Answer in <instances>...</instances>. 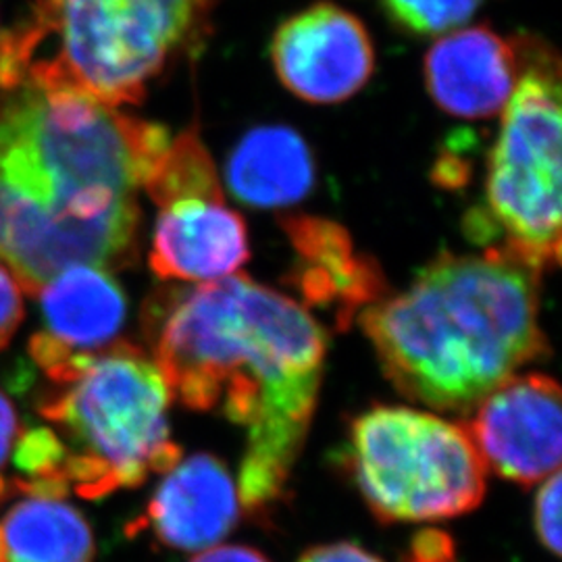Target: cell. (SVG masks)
<instances>
[{"label": "cell", "instance_id": "obj_9", "mask_svg": "<svg viewBox=\"0 0 562 562\" xmlns=\"http://www.w3.org/2000/svg\"><path fill=\"white\" fill-rule=\"evenodd\" d=\"M271 60L281 83L302 101L336 104L373 76L375 48L367 27L331 2H317L283 21Z\"/></svg>", "mask_w": 562, "mask_h": 562}, {"label": "cell", "instance_id": "obj_23", "mask_svg": "<svg viewBox=\"0 0 562 562\" xmlns=\"http://www.w3.org/2000/svg\"><path fill=\"white\" fill-rule=\"evenodd\" d=\"M299 562H383L361 546L350 542L323 543L308 548Z\"/></svg>", "mask_w": 562, "mask_h": 562}, {"label": "cell", "instance_id": "obj_4", "mask_svg": "<svg viewBox=\"0 0 562 562\" xmlns=\"http://www.w3.org/2000/svg\"><path fill=\"white\" fill-rule=\"evenodd\" d=\"M171 390L153 357L120 340L88 357L71 382L38 402L67 446L65 480L86 501L138 487L181 461L171 440Z\"/></svg>", "mask_w": 562, "mask_h": 562}, {"label": "cell", "instance_id": "obj_1", "mask_svg": "<svg viewBox=\"0 0 562 562\" xmlns=\"http://www.w3.org/2000/svg\"><path fill=\"white\" fill-rule=\"evenodd\" d=\"M171 136L0 38V265L36 296L63 269L138 259V194Z\"/></svg>", "mask_w": 562, "mask_h": 562}, {"label": "cell", "instance_id": "obj_25", "mask_svg": "<svg viewBox=\"0 0 562 562\" xmlns=\"http://www.w3.org/2000/svg\"><path fill=\"white\" fill-rule=\"evenodd\" d=\"M0 562H7V554H4V542H2V529H0Z\"/></svg>", "mask_w": 562, "mask_h": 562}, {"label": "cell", "instance_id": "obj_24", "mask_svg": "<svg viewBox=\"0 0 562 562\" xmlns=\"http://www.w3.org/2000/svg\"><path fill=\"white\" fill-rule=\"evenodd\" d=\"M190 562H271L257 548L250 546H220L206 548Z\"/></svg>", "mask_w": 562, "mask_h": 562}, {"label": "cell", "instance_id": "obj_14", "mask_svg": "<svg viewBox=\"0 0 562 562\" xmlns=\"http://www.w3.org/2000/svg\"><path fill=\"white\" fill-rule=\"evenodd\" d=\"M50 340L74 355H94L120 341L127 296L111 271L74 265L53 276L36 294Z\"/></svg>", "mask_w": 562, "mask_h": 562}, {"label": "cell", "instance_id": "obj_16", "mask_svg": "<svg viewBox=\"0 0 562 562\" xmlns=\"http://www.w3.org/2000/svg\"><path fill=\"white\" fill-rule=\"evenodd\" d=\"M0 529L7 562H94L97 557L90 522L65 498L23 496Z\"/></svg>", "mask_w": 562, "mask_h": 562}, {"label": "cell", "instance_id": "obj_6", "mask_svg": "<svg viewBox=\"0 0 562 562\" xmlns=\"http://www.w3.org/2000/svg\"><path fill=\"white\" fill-rule=\"evenodd\" d=\"M515 46L519 76L487 162L485 204L464 229L543 271L561 261V60L533 36Z\"/></svg>", "mask_w": 562, "mask_h": 562}, {"label": "cell", "instance_id": "obj_10", "mask_svg": "<svg viewBox=\"0 0 562 562\" xmlns=\"http://www.w3.org/2000/svg\"><path fill=\"white\" fill-rule=\"evenodd\" d=\"M294 250L292 285L306 306L327 313L336 329H348L357 317L387 296V281L373 257L357 250L340 223L311 215L281 220Z\"/></svg>", "mask_w": 562, "mask_h": 562}, {"label": "cell", "instance_id": "obj_22", "mask_svg": "<svg viewBox=\"0 0 562 562\" xmlns=\"http://www.w3.org/2000/svg\"><path fill=\"white\" fill-rule=\"evenodd\" d=\"M402 562H457V546L443 531H419L404 552Z\"/></svg>", "mask_w": 562, "mask_h": 562}, {"label": "cell", "instance_id": "obj_8", "mask_svg": "<svg viewBox=\"0 0 562 562\" xmlns=\"http://www.w3.org/2000/svg\"><path fill=\"white\" fill-rule=\"evenodd\" d=\"M464 429L485 467L531 487L561 467V387L546 373L513 375L475 406Z\"/></svg>", "mask_w": 562, "mask_h": 562}, {"label": "cell", "instance_id": "obj_2", "mask_svg": "<svg viewBox=\"0 0 562 562\" xmlns=\"http://www.w3.org/2000/svg\"><path fill=\"white\" fill-rule=\"evenodd\" d=\"M148 317L171 396L246 429L241 508L281 501L319 401L327 336L301 302L229 276L176 292Z\"/></svg>", "mask_w": 562, "mask_h": 562}, {"label": "cell", "instance_id": "obj_5", "mask_svg": "<svg viewBox=\"0 0 562 562\" xmlns=\"http://www.w3.org/2000/svg\"><path fill=\"white\" fill-rule=\"evenodd\" d=\"M209 11L211 0H34V21L9 36L60 80L121 109L201 42Z\"/></svg>", "mask_w": 562, "mask_h": 562}, {"label": "cell", "instance_id": "obj_11", "mask_svg": "<svg viewBox=\"0 0 562 562\" xmlns=\"http://www.w3.org/2000/svg\"><path fill=\"white\" fill-rule=\"evenodd\" d=\"M162 475L130 536L148 531L165 548L199 552L217 546L240 521L238 483L217 457L194 454Z\"/></svg>", "mask_w": 562, "mask_h": 562}, {"label": "cell", "instance_id": "obj_20", "mask_svg": "<svg viewBox=\"0 0 562 562\" xmlns=\"http://www.w3.org/2000/svg\"><path fill=\"white\" fill-rule=\"evenodd\" d=\"M21 425L18 411L9 396L0 390V503L15 496L13 490V477H7V467L13 457L15 440L20 436Z\"/></svg>", "mask_w": 562, "mask_h": 562}, {"label": "cell", "instance_id": "obj_3", "mask_svg": "<svg viewBox=\"0 0 562 562\" xmlns=\"http://www.w3.org/2000/svg\"><path fill=\"white\" fill-rule=\"evenodd\" d=\"M540 278V269L496 246L482 255L442 252L404 292L369 306L362 329L402 396L438 411H473L546 355Z\"/></svg>", "mask_w": 562, "mask_h": 562}, {"label": "cell", "instance_id": "obj_21", "mask_svg": "<svg viewBox=\"0 0 562 562\" xmlns=\"http://www.w3.org/2000/svg\"><path fill=\"white\" fill-rule=\"evenodd\" d=\"M23 317V290L11 271L0 265V350L15 336Z\"/></svg>", "mask_w": 562, "mask_h": 562}, {"label": "cell", "instance_id": "obj_19", "mask_svg": "<svg viewBox=\"0 0 562 562\" xmlns=\"http://www.w3.org/2000/svg\"><path fill=\"white\" fill-rule=\"evenodd\" d=\"M561 473L546 477L536 496V533L543 548L554 557L561 554Z\"/></svg>", "mask_w": 562, "mask_h": 562}, {"label": "cell", "instance_id": "obj_15", "mask_svg": "<svg viewBox=\"0 0 562 562\" xmlns=\"http://www.w3.org/2000/svg\"><path fill=\"white\" fill-rule=\"evenodd\" d=\"M227 183L232 194L250 206H288L313 190L315 161L299 132L285 125H262L232 150Z\"/></svg>", "mask_w": 562, "mask_h": 562}, {"label": "cell", "instance_id": "obj_17", "mask_svg": "<svg viewBox=\"0 0 562 562\" xmlns=\"http://www.w3.org/2000/svg\"><path fill=\"white\" fill-rule=\"evenodd\" d=\"M144 190L157 206L190 196H223L215 162L194 127L169 140Z\"/></svg>", "mask_w": 562, "mask_h": 562}, {"label": "cell", "instance_id": "obj_7", "mask_svg": "<svg viewBox=\"0 0 562 562\" xmlns=\"http://www.w3.org/2000/svg\"><path fill=\"white\" fill-rule=\"evenodd\" d=\"M346 467L385 522L454 519L485 498L487 467L459 423L406 406H375L348 434Z\"/></svg>", "mask_w": 562, "mask_h": 562}, {"label": "cell", "instance_id": "obj_18", "mask_svg": "<svg viewBox=\"0 0 562 562\" xmlns=\"http://www.w3.org/2000/svg\"><path fill=\"white\" fill-rule=\"evenodd\" d=\"M383 13L401 32L417 38L448 34L464 25L483 0H380Z\"/></svg>", "mask_w": 562, "mask_h": 562}, {"label": "cell", "instance_id": "obj_12", "mask_svg": "<svg viewBox=\"0 0 562 562\" xmlns=\"http://www.w3.org/2000/svg\"><path fill=\"white\" fill-rule=\"evenodd\" d=\"M248 259V227L225 196H190L159 206L150 244V269L159 280H223Z\"/></svg>", "mask_w": 562, "mask_h": 562}, {"label": "cell", "instance_id": "obj_13", "mask_svg": "<svg viewBox=\"0 0 562 562\" xmlns=\"http://www.w3.org/2000/svg\"><path fill=\"white\" fill-rule=\"evenodd\" d=\"M519 76L515 41L485 25L452 32L425 57L427 92L443 113L490 120L503 113Z\"/></svg>", "mask_w": 562, "mask_h": 562}]
</instances>
